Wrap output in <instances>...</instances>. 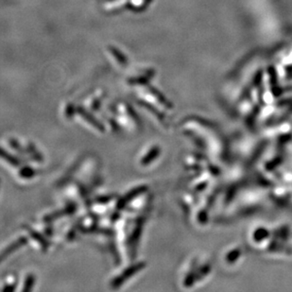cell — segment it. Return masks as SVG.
Instances as JSON below:
<instances>
[{
    "label": "cell",
    "mask_w": 292,
    "mask_h": 292,
    "mask_svg": "<svg viewBox=\"0 0 292 292\" xmlns=\"http://www.w3.org/2000/svg\"><path fill=\"white\" fill-rule=\"evenodd\" d=\"M145 267H146L145 262H140V263H137L132 266L129 267L128 269H126L124 271L123 273L119 274L117 278H115L112 281V283H111L112 288L116 289V288L120 287L123 285V283H125L127 280L130 279L132 275L141 272Z\"/></svg>",
    "instance_id": "obj_1"
},
{
    "label": "cell",
    "mask_w": 292,
    "mask_h": 292,
    "mask_svg": "<svg viewBox=\"0 0 292 292\" xmlns=\"http://www.w3.org/2000/svg\"><path fill=\"white\" fill-rule=\"evenodd\" d=\"M147 191V187L146 185H140L138 187L137 189H131L129 193L123 196L120 201L117 202V209H123L129 202L132 201L134 199L137 198L138 196H140L141 194H143L144 192Z\"/></svg>",
    "instance_id": "obj_2"
},
{
    "label": "cell",
    "mask_w": 292,
    "mask_h": 292,
    "mask_svg": "<svg viewBox=\"0 0 292 292\" xmlns=\"http://www.w3.org/2000/svg\"><path fill=\"white\" fill-rule=\"evenodd\" d=\"M26 243H28V240H26V237H25V236L19 237L17 241H15L14 242H13V243H11L9 246L6 247V248L0 253V263H1L3 260L6 259L7 257H9L13 252H16L21 247L26 245Z\"/></svg>",
    "instance_id": "obj_3"
},
{
    "label": "cell",
    "mask_w": 292,
    "mask_h": 292,
    "mask_svg": "<svg viewBox=\"0 0 292 292\" xmlns=\"http://www.w3.org/2000/svg\"><path fill=\"white\" fill-rule=\"evenodd\" d=\"M78 115L85 119L87 123L91 124L92 126L97 129V130H100V131H104V126L100 121H98L96 117L92 116L91 114H89L87 111L82 108L78 109Z\"/></svg>",
    "instance_id": "obj_4"
},
{
    "label": "cell",
    "mask_w": 292,
    "mask_h": 292,
    "mask_svg": "<svg viewBox=\"0 0 292 292\" xmlns=\"http://www.w3.org/2000/svg\"><path fill=\"white\" fill-rule=\"evenodd\" d=\"M75 210H76V206H75V205H69L68 207L65 208L64 210H61V211L59 210V211H56V212H54V213H52V214L46 216L45 221H47V222L56 221V220L62 218V217L65 216V215L72 214Z\"/></svg>",
    "instance_id": "obj_5"
},
{
    "label": "cell",
    "mask_w": 292,
    "mask_h": 292,
    "mask_svg": "<svg viewBox=\"0 0 292 292\" xmlns=\"http://www.w3.org/2000/svg\"><path fill=\"white\" fill-rule=\"evenodd\" d=\"M160 148L159 147H154L149 150V152L144 156L143 159L141 160V165L142 166H149V164L153 162L157 157L160 155Z\"/></svg>",
    "instance_id": "obj_6"
},
{
    "label": "cell",
    "mask_w": 292,
    "mask_h": 292,
    "mask_svg": "<svg viewBox=\"0 0 292 292\" xmlns=\"http://www.w3.org/2000/svg\"><path fill=\"white\" fill-rule=\"evenodd\" d=\"M141 230H142V222H139L137 225L136 230L134 231V234L130 236V248H131V253H135V249L137 248V242L139 241L140 234H141Z\"/></svg>",
    "instance_id": "obj_7"
},
{
    "label": "cell",
    "mask_w": 292,
    "mask_h": 292,
    "mask_svg": "<svg viewBox=\"0 0 292 292\" xmlns=\"http://www.w3.org/2000/svg\"><path fill=\"white\" fill-rule=\"evenodd\" d=\"M0 158H2L3 160H5L6 162L11 164L13 167H19L20 162L17 158H15L14 156L12 155L11 153H9L5 149L0 148Z\"/></svg>",
    "instance_id": "obj_8"
},
{
    "label": "cell",
    "mask_w": 292,
    "mask_h": 292,
    "mask_svg": "<svg viewBox=\"0 0 292 292\" xmlns=\"http://www.w3.org/2000/svg\"><path fill=\"white\" fill-rule=\"evenodd\" d=\"M29 232H30V234H32V236H33V238H34L35 241H38V243H39L41 247H42L44 250H46V249H47L48 243H47V242L43 238V236H42L41 234H38V233H37V232H35V231H33L32 229H30V230H29Z\"/></svg>",
    "instance_id": "obj_9"
},
{
    "label": "cell",
    "mask_w": 292,
    "mask_h": 292,
    "mask_svg": "<svg viewBox=\"0 0 292 292\" xmlns=\"http://www.w3.org/2000/svg\"><path fill=\"white\" fill-rule=\"evenodd\" d=\"M34 283H35L34 275H33V274L28 275L26 280H25V283H24V286H23L22 290L24 292L31 291L33 289V286H34Z\"/></svg>",
    "instance_id": "obj_10"
},
{
    "label": "cell",
    "mask_w": 292,
    "mask_h": 292,
    "mask_svg": "<svg viewBox=\"0 0 292 292\" xmlns=\"http://www.w3.org/2000/svg\"><path fill=\"white\" fill-rule=\"evenodd\" d=\"M35 175V171L31 168H25L20 171V176L24 179H30Z\"/></svg>",
    "instance_id": "obj_11"
},
{
    "label": "cell",
    "mask_w": 292,
    "mask_h": 292,
    "mask_svg": "<svg viewBox=\"0 0 292 292\" xmlns=\"http://www.w3.org/2000/svg\"><path fill=\"white\" fill-rule=\"evenodd\" d=\"M30 149H31V151L33 152V156L35 157V159H37V160H39V161H42V159H43V158H42V156H41L39 152L35 149L34 146L32 145V144L30 145Z\"/></svg>",
    "instance_id": "obj_12"
}]
</instances>
